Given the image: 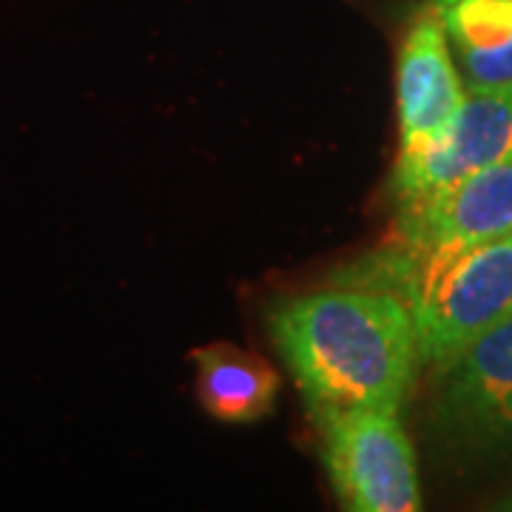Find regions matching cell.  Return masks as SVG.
I'll list each match as a JSON object with an SVG mask.
<instances>
[{
  "mask_svg": "<svg viewBox=\"0 0 512 512\" xmlns=\"http://www.w3.org/2000/svg\"><path fill=\"white\" fill-rule=\"evenodd\" d=\"M268 330L311 416L402 407L419 345L396 293L370 285L319 288L274 305Z\"/></svg>",
  "mask_w": 512,
  "mask_h": 512,
  "instance_id": "1",
  "label": "cell"
},
{
  "mask_svg": "<svg viewBox=\"0 0 512 512\" xmlns=\"http://www.w3.org/2000/svg\"><path fill=\"white\" fill-rule=\"evenodd\" d=\"M365 271L359 285L404 299L413 316L419 359L439 370L478 336L512 319V234L427 254L393 245Z\"/></svg>",
  "mask_w": 512,
  "mask_h": 512,
  "instance_id": "2",
  "label": "cell"
},
{
  "mask_svg": "<svg viewBox=\"0 0 512 512\" xmlns=\"http://www.w3.org/2000/svg\"><path fill=\"white\" fill-rule=\"evenodd\" d=\"M333 493L353 512L421 510L416 456L396 413L345 410L313 416Z\"/></svg>",
  "mask_w": 512,
  "mask_h": 512,
  "instance_id": "3",
  "label": "cell"
},
{
  "mask_svg": "<svg viewBox=\"0 0 512 512\" xmlns=\"http://www.w3.org/2000/svg\"><path fill=\"white\" fill-rule=\"evenodd\" d=\"M444 436L478 456L512 453V319L495 325L444 367Z\"/></svg>",
  "mask_w": 512,
  "mask_h": 512,
  "instance_id": "4",
  "label": "cell"
},
{
  "mask_svg": "<svg viewBox=\"0 0 512 512\" xmlns=\"http://www.w3.org/2000/svg\"><path fill=\"white\" fill-rule=\"evenodd\" d=\"M512 234V160L399 202L396 248L456 251Z\"/></svg>",
  "mask_w": 512,
  "mask_h": 512,
  "instance_id": "5",
  "label": "cell"
},
{
  "mask_svg": "<svg viewBox=\"0 0 512 512\" xmlns=\"http://www.w3.org/2000/svg\"><path fill=\"white\" fill-rule=\"evenodd\" d=\"M507 160H512V80L473 86L436 146L399 157L390 188L399 202L413 200Z\"/></svg>",
  "mask_w": 512,
  "mask_h": 512,
  "instance_id": "6",
  "label": "cell"
},
{
  "mask_svg": "<svg viewBox=\"0 0 512 512\" xmlns=\"http://www.w3.org/2000/svg\"><path fill=\"white\" fill-rule=\"evenodd\" d=\"M396 86L402 126L399 157H413L439 143L444 131L453 126L467 94L453 66L447 32L433 3L421 9L404 35Z\"/></svg>",
  "mask_w": 512,
  "mask_h": 512,
  "instance_id": "7",
  "label": "cell"
},
{
  "mask_svg": "<svg viewBox=\"0 0 512 512\" xmlns=\"http://www.w3.org/2000/svg\"><path fill=\"white\" fill-rule=\"evenodd\" d=\"M197 393L214 419L248 424L274 410L279 379L274 367L231 342H217L194 350Z\"/></svg>",
  "mask_w": 512,
  "mask_h": 512,
  "instance_id": "8",
  "label": "cell"
},
{
  "mask_svg": "<svg viewBox=\"0 0 512 512\" xmlns=\"http://www.w3.org/2000/svg\"><path fill=\"white\" fill-rule=\"evenodd\" d=\"M473 86L512 80V0H433Z\"/></svg>",
  "mask_w": 512,
  "mask_h": 512,
  "instance_id": "9",
  "label": "cell"
},
{
  "mask_svg": "<svg viewBox=\"0 0 512 512\" xmlns=\"http://www.w3.org/2000/svg\"><path fill=\"white\" fill-rule=\"evenodd\" d=\"M498 510H510L512 512V493L504 495V498L498 501Z\"/></svg>",
  "mask_w": 512,
  "mask_h": 512,
  "instance_id": "10",
  "label": "cell"
}]
</instances>
